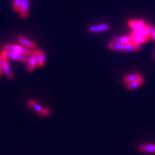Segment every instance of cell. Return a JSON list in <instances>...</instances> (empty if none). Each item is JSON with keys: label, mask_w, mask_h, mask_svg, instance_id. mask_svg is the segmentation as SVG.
I'll return each mask as SVG.
<instances>
[{"label": "cell", "mask_w": 155, "mask_h": 155, "mask_svg": "<svg viewBox=\"0 0 155 155\" xmlns=\"http://www.w3.org/2000/svg\"><path fill=\"white\" fill-rule=\"evenodd\" d=\"M143 30V31H133L131 33H130V36L132 38L133 42L138 43V44H140V43H143L147 42L149 40V38H147L144 35Z\"/></svg>", "instance_id": "obj_3"}, {"label": "cell", "mask_w": 155, "mask_h": 155, "mask_svg": "<svg viewBox=\"0 0 155 155\" xmlns=\"http://www.w3.org/2000/svg\"><path fill=\"white\" fill-rule=\"evenodd\" d=\"M147 27L149 30L150 32H151V36L152 39L155 41V27L153 25H151V24L147 25Z\"/></svg>", "instance_id": "obj_19"}, {"label": "cell", "mask_w": 155, "mask_h": 155, "mask_svg": "<svg viewBox=\"0 0 155 155\" xmlns=\"http://www.w3.org/2000/svg\"><path fill=\"white\" fill-rule=\"evenodd\" d=\"M129 25L133 31H143L146 27V25L142 20H130L128 22Z\"/></svg>", "instance_id": "obj_7"}, {"label": "cell", "mask_w": 155, "mask_h": 155, "mask_svg": "<svg viewBox=\"0 0 155 155\" xmlns=\"http://www.w3.org/2000/svg\"><path fill=\"white\" fill-rule=\"evenodd\" d=\"M141 47L140 44H138L134 42H130L127 44H124V51H139Z\"/></svg>", "instance_id": "obj_13"}, {"label": "cell", "mask_w": 155, "mask_h": 155, "mask_svg": "<svg viewBox=\"0 0 155 155\" xmlns=\"http://www.w3.org/2000/svg\"><path fill=\"white\" fill-rule=\"evenodd\" d=\"M36 65H38V50H34L28 60L27 71L29 72H32L35 69Z\"/></svg>", "instance_id": "obj_6"}, {"label": "cell", "mask_w": 155, "mask_h": 155, "mask_svg": "<svg viewBox=\"0 0 155 155\" xmlns=\"http://www.w3.org/2000/svg\"><path fill=\"white\" fill-rule=\"evenodd\" d=\"M7 59L8 58H7L5 54L4 51H2L1 54H0V60H1L2 64L3 71L8 79H12L14 78V74L11 71V68H10Z\"/></svg>", "instance_id": "obj_2"}, {"label": "cell", "mask_w": 155, "mask_h": 155, "mask_svg": "<svg viewBox=\"0 0 155 155\" xmlns=\"http://www.w3.org/2000/svg\"><path fill=\"white\" fill-rule=\"evenodd\" d=\"M29 0H22L20 9V14L23 18H26L29 13Z\"/></svg>", "instance_id": "obj_9"}, {"label": "cell", "mask_w": 155, "mask_h": 155, "mask_svg": "<svg viewBox=\"0 0 155 155\" xmlns=\"http://www.w3.org/2000/svg\"><path fill=\"white\" fill-rule=\"evenodd\" d=\"M138 150L142 153L155 154V144H141L138 146Z\"/></svg>", "instance_id": "obj_8"}, {"label": "cell", "mask_w": 155, "mask_h": 155, "mask_svg": "<svg viewBox=\"0 0 155 155\" xmlns=\"http://www.w3.org/2000/svg\"><path fill=\"white\" fill-rule=\"evenodd\" d=\"M110 28L109 25L108 24H101V25H94L91 26L89 28V32H103L107 31Z\"/></svg>", "instance_id": "obj_10"}, {"label": "cell", "mask_w": 155, "mask_h": 155, "mask_svg": "<svg viewBox=\"0 0 155 155\" xmlns=\"http://www.w3.org/2000/svg\"><path fill=\"white\" fill-rule=\"evenodd\" d=\"M5 52V54L7 56V58H11V59L21 61L23 62H25L28 61L27 56L25 55H23L20 53H18L16 52L9 51H3Z\"/></svg>", "instance_id": "obj_5"}, {"label": "cell", "mask_w": 155, "mask_h": 155, "mask_svg": "<svg viewBox=\"0 0 155 155\" xmlns=\"http://www.w3.org/2000/svg\"><path fill=\"white\" fill-rule=\"evenodd\" d=\"M22 0H14V8L16 11H20Z\"/></svg>", "instance_id": "obj_18"}, {"label": "cell", "mask_w": 155, "mask_h": 155, "mask_svg": "<svg viewBox=\"0 0 155 155\" xmlns=\"http://www.w3.org/2000/svg\"><path fill=\"white\" fill-rule=\"evenodd\" d=\"M4 50L20 53V54L25 55L27 56H30L31 54V52H30V51L27 49L26 48L17 45H7L5 46H4Z\"/></svg>", "instance_id": "obj_4"}, {"label": "cell", "mask_w": 155, "mask_h": 155, "mask_svg": "<svg viewBox=\"0 0 155 155\" xmlns=\"http://www.w3.org/2000/svg\"><path fill=\"white\" fill-rule=\"evenodd\" d=\"M144 82V79L143 78H140V79H138L134 81L130 82V83L127 84L126 85V88L128 90H133L138 88V87L141 86Z\"/></svg>", "instance_id": "obj_11"}, {"label": "cell", "mask_w": 155, "mask_h": 155, "mask_svg": "<svg viewBox=\"0 0 155 155\" xmlns=\"http://www.w3.org/2000/svg\"><path fill=\"white\" fill-rule=\"evenodd\" d=\"M108 47L110 49L115 51H124V44L118 42H114L113 41L109 43Z\"/></svg>", "instance_id": "obj_15"}, {"label": "cell", "mask_w": 155, "mask_h": 155, "mask_svg": "<svg viewBox=\"0 0 155 155\" xmlns=\"http://www.w3.org/2000/svg\"><path fill=\"white\" fill-rule=\"evenodd\" d=\"M18 41H19V43H21L23 46H25L26 47H28L31 48H35L36 47V44L35 43H34L33 41L28 40V39L24 38L22 36H19Z\"/></svg>", "instance_id": "obj_12"}, {"label": "cell", "mask_w": 155, "mask_h": 155, "mask_svg": "<svg viewBox=\"0 0 155 155\" xmlns=\"http://www.w3.org/2000/svg\"><path fill=\"white\" fill-rule=\"evenodd\" d=\"M142 76L140 74L136 73L134 74H130V75L126 76L124 79V81L125 82L126 84H128V83H130V82H132V81H134L138 79H140V78H142Z\"/></svg>", "instance_id": "obj_17"}, {"label": "cell", "mask_w": 155, "mask_h": 155, "mask_svg": "<svg viewBox=\"0 0 155 155\" xmlns=\"http://www.w3.org/2000/svg\"><path fill=\"white\" fill-rule=\"evenodd\" d=\"M3 67H2V62L1 60H0V75H1L3 73Z\"/></svg>", "instance_id": "obj_20"}, {"label": "cell", "mask_w": 155, "mask_h": 155, "mask_svg": "<svg viewBox=\"0 0 155 155\" xmlns=\"http://www.w3.org/2000/svg\"><path fill=\"white\" fill-rule=\"evenodd\" d=\"M45 54L43 51L38 50V65L40 67L43 66L45 64Z\"/></svg>", "instance_id": "obj_16"}, {"label": "cell", "mask_w": 155, "mask_h": 155, "mask_svg": "<svg viewBox=\"0 0 155 155\" xmlns=\"http://www.w3.org/2000/svg\"><path fill=\"white\" fill-rule=\"evenodd\" d=\"M112 41L114 42L122 43V44H127V43L133 42L132 38L130 37V36H125L122 37H114L112 39Z\"/></svg>", "instance_id": "obj_14"}, {"label": "cell", "mask_w": 155, "mask_h": 155, "mask_svg": "<svg viewBox=\"0 0 155 155\" xmlns=\"http://www.w3.org/2000/svg\"><path fill=\"white\" fill-rule=\"evenodd\" d=\"M28 105L30 107L31 109H32L36 111L37 113L39 114L44 116H48L51 114V110L47 108L43 107L40 104H38L36 101L33 100H28L27 102Z\"/></svg>", "instance_id": "obj_1"}]
</instances>
